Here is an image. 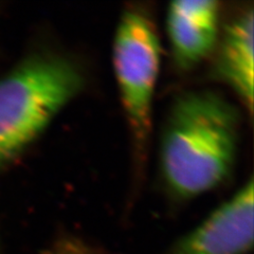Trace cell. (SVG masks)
I'll use <instances>...</instances> for the list:
<instances>
[{"label": "cell", "instance_id": "cell-2", "mask_svg": "<svg viewBox=\"0 0 254 254\" xmlns=\"http://www.w3.org/2000/svg\"><path fill=\"white\" fill-rule=\"evenodd\" d=\"M84 86L77 64L51 52L31 55L0 79V168L29 146Z\"/></svg>", "mask_w": 254, "mask_h": 254}, {"label": "cell", "instance_id": "cell-4", "mask_svg": "<svg viewBox=\"0 0 254 254\" xmlns=\"http://www.w3.org/2000/svg\"><path fill=\"white\" fill-rule=\"evenodd\" d=\"M253 241L254 184L251 177L162 254H248Z\"/></svg>", "mask_w": 254, "mask_h": 254}, {"label": "cell", "instance_id": "cell-7", "mask_svg": "<svg viewBox=\"0 0 254 254\" xmlns=\"http://www.w3.org/2000/svg\"><path fill=\"white\" fill-rule=\"evenodd\" d=\"M49 254H102V252L82 238L63 235L54 242Z\"/></svg>", "mask_w": 254, "mask_h": 254}, {"label": "cell", "instance_id": "cell-3", "mask_svg": "<svg viewBox=\"0 0 254 254\" xmlns=\"http://www.w3.org/2000/svg\"><path fill=\"white\" fill-rule=\"evenodd\" d=\"M160 63L161 45L154 18L144 6L128 4L115 32L113 65L139 168L146 160Z\"/></svg>", "mask_w": 254, "mask_h": 254}, {"label": "cell", "instance_id": "cell-6", "mask_svg": "<svg viewBox=\"0 0 254 254\" xmlns=\"http://www.w3.org/2000/svg\"><path fill=\"white\" fill-rule=\"evenodd\" d=\"M254 13H238L220 30L212 54V77L230 87L250 116L254 104Z\"/></svg>", "mask_w": 254, "mask_h": 254}, {"label": "cell", "instance_id": "cell-1", "mask_svg": "<svg viewBox=\"0 0 254 254\" xmlns=\"http://www.w3.org/2000/svg\"><path fill=\"white\" fill-rule=\"evenodd\" d=\"M241 113L212 90L180 93L160 141V170L170 194L190 200L218 188L234 171Z\"/></svg>", "mask_w": 254, "mask_h": 254}, {"label": "cell", "instance_id": "cell-5", "mask_svg": "<svg viewBox=\"0 0 254 254\" xmlns=\"http://www.w3.org/2000/svg\"><path fill=\"white\" fill-rule=\"evenodd\" d=\"M221 3L216 0H177L166 10L165 27L175 65L190 70L215 50L220 34Z\"/></svg>", "mask_w": 254, "mask_h": 254}]
</instances>
